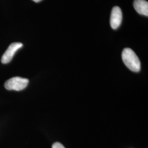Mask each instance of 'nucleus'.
Listing matches in <instances>:
<instances>
[{"mask_svg":"<svg viewBox=\"0 0 148 148\" xmlns=\"http://www.w3.org/2000/svg\"><path fill=\"white\" fill-rule=\"evenodd\" d=\"M29 84V79L21 77H14L7 80L5 87L7 90H24Z\"/></svg>","mask_w":148,"mask_h":148,"instance_id":"obj_2","label":"nucleus"},{"mask_svg":"<svg viewBox=\"0 0 148 148\" xmlns=\"http://www.w3.org/2000/svg\"><path fill=\"white\" fill-rule=\"evenodd\" d=\"M52 148H65L63 145L60 143L56 142L54 143L52 145Z\"/></svg>","mask_w":148,"mask_h":148,"instance_id":"obj_6","label":"nucleus"},{"mask_svg":"<svg viewBox=\"0 0 148 148\" xmlns=\"http://www.w3.org/2000/svg\"><path fill=\"white\" fill-rule=\"evenodd\" d=\"M23 46V43L21 42H14L11 43L3 54L1 62L3 64H7L10 63L13 58L16 52Z\"/></svg>","mask_w":148,"mask_h":148,"instance_id":"obj_3","label":"nucleus"},{"mask_svg":"<svg viewBox=\"0 0 148 148\" xmlns=\"http://www.w3.org/2000/svg\"><path fill=\"white\" fill-rule=\"evenodd\" d=\"M133 6L140 14L148 16V2L145 0H134Z\"/></svg>","mask_w":148,"mask_h":148,"instance_id":"obj_5","label":"nucleus"},{"mask_svg":"<svg viewBox=\"0 0 148 148\" xmlns=\"http://www.w3.org/2000/svg\"><path fill=\"white\" fill-rule=\"evenodd\" d=\"M32 1H34L35 2H39L41 1L42 0H32Z\"/></svg>","mask_w":148,"mask_h":148,"instance_id":"obj_7","label":"nucleus"},{"mask_svg":"<svg viewBox=\"0 0 148 148\" xmlns=\"http://www.w3.org/2000/svg\"><path fill=\"white\" fill-rule=\"evenodd\" d=\"M122 59L124 64L133 72H139L141 64L139 59L134 52L129 48H125L122 53Z\"/></svg>","mask_w":148,"mask_h":148,"instance_id":"obj_1","label":"nucleus"},{"mask_svg":"<svg viewBox=\"0 0 148 148\" xmlns=\"http://www.w3.org/2000/svg\"><path fill=\"white\" fill-rule=\"evenodd\" d=\"M122 20V13L120 7L115 6L111 11L110 25L113 29H117L120 26Z\"/></svg>","mask_w":148,"mask_h":148,"instance_id":"obj_4","label":"nucleus"}]
</instances>
